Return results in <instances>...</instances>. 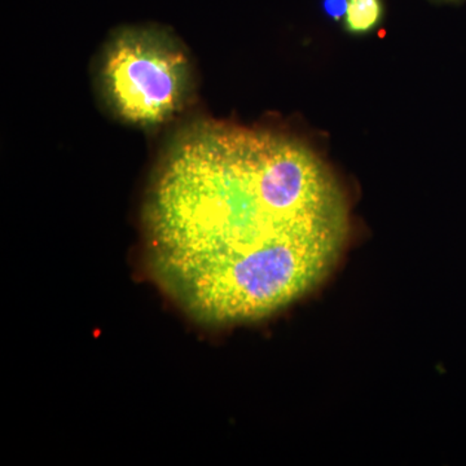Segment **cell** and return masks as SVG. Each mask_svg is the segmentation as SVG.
I'll return each mask as SVG.
<instances>
[{"label": "cell", "mask_w": 466, "mask_h": 466, "mask_svg": "<svg viewBox=\"0 0 466 466\" xmlns=\"http://www.w3.org/2000/svg\"><path fill=\"white\" fill-rule=\"evenodd\" d=\"M444 2H453V0H444Z\"/></svg>", "instance_id": "277c9868"}, {"label": "cell", "mask_w": 466, "mask_h": 466, "mask_svg": "<svg viewBox=\"0 0 466 466\" xmlns=\"http://www.w3.org/2000/svg\"><path fill=\"white\" fill-rule=\"evenodd\" d=\"M382 17L381 0H348L345 25L352 34L370 32Z\"/></svg>", "instance_id": "3957f363"}, {"label": "cell", "mask_w": 466, "mask_h": 466, "mask_svg": "<svg viewBox=\"0 0 466 466\" xmlns=\"http://www.w3.org/2000/svg\"><path fill=\"white\" fill-rule=\"evenodd\" d=\"M103 79L119 115L137 124H157L182 104L187 61L161 36L128 32L110 45Z\"/></svg>", "instance_id": "7a4b0ae2"}, {"label": "cell", "mask_w": 466, "mask_h": 466, "mask_svg": "<svg viewBox=\"0 0 466 466\" xmlns=\"http://www.w3.org/2000/svg\"><path fill=\"white\" fill-rule=\"evenodd\" d=\"M332 168L293 137L202 125L162 162L146 207L150 274L202 323L260 320L318 288L349 240Z\"/></svg>", "instance_id": "6da1fadb"}]
</instances>
